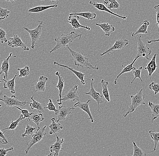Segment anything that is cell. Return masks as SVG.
<instances>
[{
  "instance_id": "6da1fadb",
  "label": "cell",
  "mask_w": 159,
  "mask_h": 156,
  "mask_svg": "<svg viewBox=\"0 0 159 156\" xmlns=\"http://www.w3.org/2000/svg\"><path fill=\"white\" fill-rule=\"evenodd\" d=\"M82 34H77L74 31L71 32L67 34H62L58 37L55 38L54 40L57 42L55 46L50 51L52 53L56 51L61 48H65L66 47L69 46L77 38L81 39Z\"/></svg>"
},
{
  "instance_id": "7a4b0ae2",
  "label": "cell",
  "mask_w": 159,
  "mask_h": 156,
  "mask_svg": "<svg viewBox=\"0 0 159 156\" xmlns=\"http://www.w3.org/2000/svg\"><path fill=\"white\" fill-rule=\"evenodd\" d=\"M67 48L69 50L71 54L73 60H74L75 65L77 66V68L80 67L84 70V67L88 69L99 70V66L96 64L95 66H93L89 61V58L84 56L81 52H77L71 49L67 46Z\"/></svg>"
},
{
  "instance_id": "3957f363",
  "label": "cell",
  "mask_w": 159,
  "mask_h": 156,
  "mask_svg": "<svg viewBox=\"0 0 159 156\" xmlns=\"http://www.w3.org/2000/svg\"><path fill=\"white\" fill-rule=\"evenodd\" d=\"M145 94H143V88H141L138 93L134 95H131V103L129 104L127 112L124 114V117H126L130 113L136 111L137 108L142 105H145L144 100Z\"/></svg>"
},
{
  "instance_id": "277c9868",
  "label": "cell",
  "mask_w": 159,
  "mask_h": 156,
  "mask_svg": "<svg viewBox=\"0 0 159 156\" xmlns=\"http://www.w3.org/2000/svg\"><path fill=\"white\" fill-rule=\"evenodd\" d=\"M39 25L38 26L33 29H30L24 27L25 30L26 31L29 33L30 37L31 40V47L33 49H34L36 45L37 44L39 40L43 26V21H39Z\"/></svg>"
},
{
  "instance_id": "5b68a950",
  "label": "cell",
  "mask_w": 159,
  "mask_h": 156,
  "mask_svg": "<svg viewBox=\"0 0 159 156\" xmlns=\"http://www.w3.org/2000/svg\"><path fill=\"white\" fill-rule=\"evenodd\" d=\"M46 129V126H44L42 128H40L39 130H37V131L32 136L30 141L28 144H26L27 148L25 150L26 154H28L29 152L32 147L37 143L40 142L43 140V137L47 134V133H45Z\"/></svg>"
},
{
  "instance_id": "8992f818",
  "label": "cell",
  "mask_w": 159,
  "mask_h": 156,
  "mask_svg": "<svg viewBox=\"0 0 159 156\" xmlns=\"http://www.w3.org/2000/svg\"><path fill=\"white\" fill-rule=\"evenodd\" d=\"M0 101L3 102L5 106L7 107H25L27 104L30 105V103L26 101H20L15 95L9 97L4 95L2 97L0 98Z\"/></svg>"
},
{
  "instance_id": "52a82bcc",
  "label": "cell",
  "mask_w": 159,
  "mask_h": 156,
  "mask_svg": "<svg viewBox=\"0 0 159 156\" xmlns=\"http://www.w3.org/2000/svg\"><path fill=\"white\" fill-rule=\"evenodd\" d=\"M141 38V35H139L138 37L137 55L136 57H138V58L144 57L148 60H150L151 59L149 58V56L152 53V50L144 43Z\"/></svg>"
},
{
  "instance_id": "ba28073f",
  "label": "cell",
  "mask_w": 159,
  "mask_h": 156,
  "mask_svg": "<svg viewBox=\"0 0 159 156\" xmlns=\"http://www.w3.org/2000/svg\"><path fill=\"white\" fill-rule=\"evenodd\" d=\"M129 41L126 39L121 38V39L117 40L114 42V44L111 47L103 53L101 54L100 56H103L105 54L110 55V54L112 53V52L114 51L123 49L126 46L129 44Z\"/></svg>"
},
{
  "instance_id": "9c48e42d",
  "label": "cell",
  "mask_w": 159,
  "mask_h": 156,
  "mask_svg": "<svg viewBox=\"0 0 159 156\" xmlns=\"http://www.w3.org/2000/svg\"><path fill=\"white\" fill-rule=\"evenodd\" d=\"M94 82V79L92 78L91 79V85H90V90H89V92L85 93V94L89 95L91 98L96 101L97 103V111L100 112L99 109V105H100V104L104 103V102L103 100V96L100 94L99 92H97L94 89V86H93Z\"/></svg>"
},
{
  "instance_id": "30bf717a",
  "label": "cell",
  "mask_w": 159,
  "mask_h": 156,
  "mask_svg": "<svg viewBox=\"0 0 159 156\" xmlns=\"http://www.w3.org/2000/svg\"><path fill=\"white\" fill-rule=\"evenodd\" d=\"M8 45L12 48L21 47L25 51L30 50V48L26 46L20 38L16 34H14L12 38H10L9 41L8 42Z\"/></svg>"
},
{
  "instance_id": "8fae6325",
  "label": "cell",
  "mask_w": 159,
  "mask_h": 156,
  "mask_svg": "<svg viewBox=\"0 0 159 156\" xmlns=\"http://www.w3.org/2000/svg\"><path fill=\"white\" fill-rule=\"evenodd\" d=\"M59 112L57 115V122L65 121L66 117L72 114L75 110L74 107H67L66 106H59Z\"/></svg>"
},
{
  "instance_id": "7c38bea8",
  "label": "cell",
  "mask_w": 159,
  "mask_h": 156,
  "mask_svg": "<svg viewBox=\"0 0 159 156\" xmlns=\"http://www.w3.org/2000/svg\"><path fill=\"white\" fill-rule=\"evenodd\" d=\"M78 87V85H75L73 88L66 92L64 96H62V101L64 102L75 101L80 102V98L77 93Z\"/></svg>"
},
{
  "instance_id": "4fadbf2b",
  "label": "cell",
  "mask_w": 159,
  "mask_h": 156,
  "mask_svg": "<svg viewBox=\"0 0 159 156\" xmlns=\"http://www.w3.org/2000/svg\"><path fill=\"white\" fill-rule=\"evenodd\" d=\"M80 19V17L79 16L70 14L68 18V22L71 25L73 29H78L80 28H83L88 31H90L91 28L89 27L82 25L79 22Z\"/></svg>"
},
{
  "instance_id": "5bb4252c",
  "label": "cell",
  "mask_w": 159,
  "mask_h": 156,
  "mask_svg": "<svg viewBox=\"0 0 159 156\" xmlns=\"http://www.w3.org/2000/svg\"><path fill=\"white\" fill-rule=\"evenodd\" d=\"M89 4L92 5L94 8L97 9L99 11L106 12L110 14L113 15V16L123 19L124 20H126L127 19V16H121L113 12L111 10H109L108 7H107L104 4L100 3L97 2H93L92 1H89Z\"/></svg>"
},
{
  "instance_id": "9a60e30c",
  "label": "cell",
  "mask_w": 159,
  "mask_h": 156,
  "mask_svg": "<svg viewBox=\"0 0 159 156\" xmlns=\"http://www.w3.org/2000/svg\"><path fill=\"white\" fill-rule=\"evenodd\" d=\"M91 100L89 99L85 103L78 102L74 104V107H78L80 109H81L82 111L85 112L89 116V117L87 118V120H90V122H92V123H93L94 121H96V122H97V121L96 120H94L93 116H92V114H91V112H90V109H89V103L91 102Z\"/></svg>"
},
{
  "instance_id": "2e32d148",
  "label": "cell",
  "mask_w": 159,
  "mask_h": 156,
  "mask_svg": "<svg viewBox=\"0 0 159 156\" xmlns=\"http://www.w3.org/2000/svg\"><path fill=\"white\" fill-rule=\"evenodd\" d=\"M48 80V77L43 75L40 76L37 83H35L33 88V92H43L46 90V83Z\"/></svg>"
},
{
  "instance_id": "e0dca14e",
  "label": "cell",
  "mask_w": 159,
  "mask_h": 156,
  "mask_svg": "<svg viewBox=\"0 0 159 156\" xmlns=\"http://www.w3.org/2000/svg\"><path fill=\"white\" fill-rule=\"evenodd\" d=\"M56 141L54 144L50 147V151L51 153H54V156H58L60 152L61 151L62 145L64 142L63 138H60L56 136Z\"/></svg>"
},
{
  "instance_id": "ac0fdd59",
  "label": "cell",
  "mask_w": 159,
  "mask_h": 156,
  "mask_svg": "<svg viewBox=\"0 0 159 156\" xmlns=\"http://www.w3.org/2000/svg\"><path fill=\"white\" fill-rule=\"evenodd\" d=\"M157 56V54H155L149 61V63H148L147 66L144 67V69H147L148 70V77L150 78V80L152 82V75L157 70V69L158 67L157 65V63H156V58Z\"/></svg>"
},
{
  "instance_id": "d6986e66",
  "label": "cell",
  "mask_w": 159,
  "mask_h": 156,
  "mask_svg": "<svg viewBox=\"0 0 159 156\" xmlns=\"http://www.w3.org/2000/svg\"><path fill=\"white\" fill-rule=\"evenodd\" d=\"M55 75L58 77V81L57 85V88L58 90V93H59V99L57 100V105L59 106H61L62 105V93L63 89H64L65 86V82L63 78L61 76V73L58 71H57L55 73Z\"/></svg>"
},
{
  "instance_id": "ffe728a7",
  "label": "cell",
  "mask_w": 159,
  "mask_h": 156,
  "mask_svg": "<svg viewBox=\"0 0 159 156\" xmlns=\"http://www.w3.org/2000/svg\"><path fill=\"white\" fill-rule=\"evenodd\" d=\"M53 64H54V65H57L59 66H61V67H63V68L67 69H69L72 73H74V74H75V76L79 79L82 85H85V80H84V78H85V74H84L77 71V70H75L74 69L70 68V67H69V66H66V65H64L61 64H59L58 63V62H56V61H54Z\"/></svg>"
},
{
  "instance_id": "44dd1931",
  "label": "cell",
  "mask_w": 159,
  "mask_h": 156,
  "mask_svg": "<svg viewBox=\"0 0 159 156\" xmlns=\"http://www.w3.org/2000/svg\"><path fill=\"white\" fill-rule=\"evenodd\" d=\"M17 74H15L14 77L11 79H6L3 78L2 80H1V83H3V87L2 88H6L9 90L10 92L12 94H15L16 91L15 90V80L16 77L17 76Z\"/></svg>"
},
{
  "instance_id": "7402d4cb",
  "label": "cell",
  "mask_w": 159,
  "mask_h": 156,
  "mask_svg": "<svg viewBox=\"0 0 159 156\" xmlns=\"http://www.w3.org/2000/svg\"><path fill=\"white\" fill-rule=\"evenodd\" d=\"M12 56V53H10L7 58L3 60L2 61L0 75H2L3 73H4L3 78L5 79H8L9 70L10 69L9 60Z\"/></svg>"
},
{
  "instance_id": "603a6c76",
  "label": "cell",
  "mask_w": 159,
  "mask_h": 156,
  "mask_svg": "<svg viewBox=\"0 0 159 156\" xmlns=\"http://www.w3.org/2000/svg\"><path fill=\"white\" fill-rule=\"evenodd\" d=\"M138 57H136V58L134 59V60H133V62L132 63L129 64L127 65H125V64L123 63L122 64V67H123V69L122 71H121L120 73L117 75L116 78H115V80L114 81V83L115 84H117V80L119 77L122 75L123 74L126 73H129V72H131L132 70H134V69H135V67L134 66V64L136 62V60H138Z\"/></svg>"
},
{
  "instance_id": "cb8c5ba5",
  "label": "cell",
  "mask_w": 159,
  "mask_h": 156,
  "mask_svg": "<svg viewBox=\"0 0 159 156\" xmlns=\"http://www.w3.org/2000/svg\"><path fill=\"white\" fill-rule=\"evenodd\" d=\"M51 121L52 123L49 126V135L59 133L63 129V126L55 118H52Z\"/></svg>"
},
{
  "instance_id": "d4e9b609",
  "label": "cell",
  "mask_w": 159,
  "mask_h": 156,
  "mask_svg": "<svg viewBox=\"0 0 159 156\" xmlns=\"http://www.w3.org/2000/svg\"><path fill=\"white\" fill-rule=\"evenodd\" d=\"M95 25L99 26L105 33V36L109 37L112 33L115 30V28L112 25L108 23H103L102 24H95Z\"/></svg>"
},
{
  "instance_id": "484cf974",
  "label": "cell",
  "mask_w": 159,
  "mask_h": 156,
  "mask_svg": "<svg viewBox=\"0 0 159 156\" xmlns=\"http://www.w3.org/2000/svg\"><path fill=\"white\" fill-rule=\"evenodd\" d=\"M58 7V4L52 5H48V6H38L34 7L28 10V12L31 13H37L44 11L46 10H49L50 9L53 8H57Z\"/></svg>"
},
{
  "instance_id": "4316f807",
  "label": "cell",
  "mask_w": 159,
  "mask_h": 156,
  "mask_svg": "<svg viewBox=\"0 0 159 156\" xmlns=\"http://www.w3.org/2000/svg\"><path fill=\"white\" fill-rule=\"evenodd\" d=\"M150 23L148 20H145L143 22L142 25L136 31L131 33L132 37H134L135 36L139 34H147L148 33V27L150 25Z\"/></svg>"
},
{
  "instance_id": "83f0119b",
  "label": "cell",
  "mask_w": 159,
  "mask_h": 156,
  "mask_svg": "<svg viewBox=\"0 0 159 156\" xmlns=\"http://www.w3.org/2000/svg\"><path fill=\"white\" fill-rule=\"evenodd\" d=\"M148 106L152 110V123L159 117V104H155L149 101Z\"/></svg>"
},
{
  "instance_id": "f1b7e54d",
  "label": "cell",
  "mask_w": 159,
  "mask_h": 156,
  "mask_svg": "<svg viewBox=\"0 0 159 156\" xmlns=\"http://www.w3.org/2000/svg\"><path fill=\"white\" fill-rule=\"evenodd\" d=\"M45 118L41 112H33L32 114L30 117V120H32L33 122L36 124L38 127V130L40 129L39 124L41 122L44 121Z\"/></svg>"
},
{
  "instance_id": "f546056e",
  "label": "cell",
  "mask_w": 159,
  "mask_h": 156,
  "mask_svg": "<svg viewBox=\"0 0 159 156\" xmlns=\"http://www.w3.org/2000/svg\"><path fill=\"white\" fill-rule=\"evenodd\" d=\"M101 83L102 84V94H103V96L109 103H110V96H109V90H108V86L109 85V82L102 79L101 80Z\"/></svg>"
},
{
  "instance_id": "4dcf8cb0",
  "label": "cell",
  "mask_w": 159,
  "mask_h": 156,
  "mask_svg": "<svg viewBox=\"0 0 159 156\" xmlns=\"http://www.w3.org/2000/svg\"><path fill=\"white\" fill-rule=\"evenodd\" d=\"M71 15H76L82 17L87 20H92L96 19L97 15L95 13L90 12H83L79 13H71Z\"/></svg>"
},
{
  "instance_id": "1f68e13d",
  "label": "cell",
  "mask_w": 159,
  "mask_h": 156,
  "mask_svg": "<svg viewBox=\"0 0 159 156\" xmlns=\"http://www.w3.org/2000/svg\"><path fill=\"white\" fill-rule=\"evenodd\" d=\"M32 100V103H30V106L32 110L36 109L39 112H43L44 111V107L41 103H39L38 101H35L34 99V96H32L30 98Z\"/></svg>"
},
{
  "instance_id": "d6a6232c",
  "label": "cell",
  "mask_w": 159,
  "mask_h": 156,
  "mask_svg": "<svg viewBox=\"0 0 159 156\" xmlns=\"http://www.w3.org/2000/svg\"><path fill=\"white\" fill-rule=\"evenodd\" d=\"M149 134L152 140L154 142V147L153 149L150 153H152L156 150L157 146L159 142V132H156L153 131H149Z\"/></svg>"
},
{
  "instance_id": "836d02e7",
  "label": "cell",
  "mask_w": 159,
  "mask_h": 156,
  "mask_svg": "<svg viewBox=\"0 0 159 156\" xmlns=\"http://www.w3.org/2000/svg\"><path fill=\"white\" fill-rule=\"evenodd\" d=\"M23 119V116L21 114L19 117L18 119H17L16 121H12L9 127L3 129L2 131H7V130H9L14 131V130H16V128L20 125V122Z\"/></svg>"
},
{
  "instance_id": "e575fe53",
  "label": "cell",
  "mask_w": 159,
  "mask_h": 156,
  "mask_svg": "<svg viewBox=\"0 0 159 156\" xmlns=\"http://www.w3.org/2000/svg\"><path fill=\"white\" fill-rule=\"evenodd\" d=\"M134 145V154L131 156H146L145 152L142 149L137 146L136 143L134 140H132Z\"/></svg>"
},
{
  "instance_id": "d590c367",
  "label": "cell",
  "mask_w": 159,
  "mask_h": 156,
  "mask_svg": "<svg viewBox=\"0 0 159 156\" xmlns=\"http://www.w3.org/2000/svg\"><path fill=\"white\" fill-rule=\"evenodd\" d=\"M17 70L19 71V77L24 78L28 76L30 74V69L29 66H25L22 68L17 69Z\"/></svg>"
},
{
  "instance_id": "8d00e7d4",
  "label": "cell",
  "mask_w": 159,
  "mask_h": 156,
  "mask_svg": "<svg viewBox=\"0 0 159 156\" xmlns=\"http://www.w3.org/2000/svg\"><path fill=\"white\" fill-rule=\"evenodd\" d=\"M143 68V66H140L138 68H135V69L133 70V74H134V79L131 81V84L133 83L135 79L137 78H139L141 82H143V79H142L141 77V72H142Z\"/></svg>"
},
{
  "instance_id": "74e56055",
  "label": "cell",
  "mask_w": 159,
  "mask_h": 156,
  "mask_svg": "<svg viewBox=\"0 0 159 156\" xmlns=\"http://www.w3.org/2000/svg\"><path fill=\"white\" fill-rule=\"evenodd\" d=\"M45 109H48L50 111H53L54 112L55 114L57 116L59 112V109H57L55 106L54 103L52 102V100L51 99H49V102L47 103L46 107H44Z\"/></svg>"
},
{
  "instance_id": "f35d334b",
  "label": "cell",
  "mask_w": 159,
  "mask_h": 156,
  "mask_svg": "<svg viewBox=\"0 0 159 156\" xmlns=\"http://www.w3.org/2000/svg\"><path fill=\"white\" fill-rule=\"evenodd\" d=\"M36 128L34 127H32V126H30L29 125L27 124L26 126L25 131L23 134H22L21 136L22 138H24L26 136L31 135L32 136L34 134V132Z\"/></svg>"
},
{
  "instance_id": "ab89813d",
  "label": "cell",
  "mask_w": 159,
  "mask_h": 156,
  "mask_svg": "<svg viewBox=\"0 0 159 156\" xmlns=\"http://www.w3.org/2000/svg\"><path fill=\"white\" fill-rule=\"evenodd\" d=\"M11 11L7 9L0 7V20H3L8 18Z\"/></svg>"
},
{
  "instance_id": "60d3db41",
  "label": "cell",
  "mask_w": 159,
  "mask_h": 156,
  "mask_svg": "<svg viewBox=\"0 0 159 156\" xmlns=\"http://www.w3.org/2000/svg\"><path fill=\"white\" fill-rule=\"evenodd\" d=\"M15 107L20 110V112L21 114L23 116L24 119H26V118H28V120H29V121H31L30 117L32 114L33 112H31V113H30V112H29L28 110H27V109H21V108H20V107Z\"/></svg>"
},
{
  "instance_id": "b9f144b4",
  "label": "cell",
  "mask_w": 159,
  "mask_h": 156,
  "mask_svg": "<svg viewBox=\"0 0 159 156\" xmlns=\"http://www.w3.org/2000/svg\"><path fill=\"white\" fill-rule=\"evenodd\" d=\"M149 88L150 90L153 91L155 95L159 93V83L152 81L149 84Z\"/></svg>"
},
{
  "instance_id": "7bdbcfd3",
  "label": "cell",
  "mask_w": 159,
  "mask_h": 156,
  "mask_svg": "<svg viewBox=\"0 0 159 156\" xmlns=\"http://www.w3.org/2000/svg\"><path fill=\"white\" fill-rule=\"evenodd\" d=\"M120 7V5L116 0H110L109 4L108 5L107 7L109 10L117 9Z\"/></svg>"
},
{
  "instance_id": "ee69618b",
  "label": "cell",
  "mask_w": 159,
  "mask_h": 156,
  "mask_svg": "<svg viewBox=\"0 0 159 156\" xmlns=\"http://www.w3.org/2000/svg\"><path fill=\"white\" fill-rule=\"evenodd\" d=\"M7 35L6 31L1 28H0V41L2 44L7 42L8 40L7 38Z\"/></svg>"
},
{
  "instance_id": "f6af8a7d",
  "label": "cell",
  "mask_w": 159,
  "mask_h": 156,
  "mask_svg": "<svg viewBox=\"0 0 159 156\" xmlns=\"http://www.w3.org/2000/svg\"><path fill=\"white\" fill-rule=\"evenodd\" d=\"M154 9L156 11V25L158 27V31L159 32V4L156 5L154 7Z\"/></svg>"
},
{
  "instance_id": "bcb514c9",
  "label": "cell",
  "mask_w": 159,
  "mask_h": 156,
  "mask_svg": "<svg viewBox=\"0 0 159 156\" xmlns=\"http://www.w3.org/2000/svg\"><path fill=\"white\" fill-rule=\"evenodd\" d=\"M13 147H11L7 149H5L4 148H2L0 149V156H5L10 151L13 150Z\"/></svg>"
},
{
  "instance_id": "7dc6e473",
  "label": "cell",
  "mask_w": 159,
  "mask_h": 156,
  "mask_svg": "<svg viewBox=\"0 0 159 156\" xmlns=\"http://www.w3.org/2000/svg\"><path fill=\"white\" fill-rule=\"evenodd\" d=\"M6 131H5L4 132H2V131H0V137L2 139V141H1V143H2V145H7L8 143L7 140V138L5 137L4 136V133L6 132Z\"/></svg>"
},
{
  "instance_id": "c3c4849f",
  "label": "cell",
  "mask_w": 159,
  "mask_h": 156,
  "mask_svg": "<svg viewBox=\"0 0 159 156\" xmlns=\"http://www.w3.org/2000/svg\"><path fill=\"white\" fill-rule=\"evenodd\" d=\"M159 42V38L158 39L156 40H152L148 41L147 43L148 44H151V43H153V42Z\"/></svg>"
},
{
  "instance_id": "681fc988",
  "label": "cell",
  "mask_w": 159,
  "mask_h": 156,
  "mask_svg": "<svg viewBox=\"0 0 159 156\" xmlns=\"http://www.w3.org/2000/svg\"><path fill=\"white\" fill-rule=\"evenodd\" d=\"M40 1H46V0H40ZM47 1H51V2H52V3H57L58 4L60 0H47Z\"/></svg>"
},
{
  "instance_id": "f907efd6",
  "label": "cell",
  "mask_w": 159,
  "mask_h": 156,
  "mask_svg": "<svg viewBox=\"0 0 159 156\" xmlns=\"http://www.w3.org/2000/svg\"><path fill=\"white\" fill-rule=\"evenodd\" d=\"M2 1H7V2L11 3H14L16 0H2Z\"/></svg>"
},
{
  "instance_id": "816d5d0a",
  "label": "cell",
  "mask_w": 159,
  "mask_h": 156,
  "mask_svg": "<svg viewBox=\"0 0 159 156\" xmlns=\"http://www.w3.org/2000/svg\"><path fill=\"white\" fill-rule=\"evenodd\" d=\"M110 0H104V4L107 5L109 2Z\"/></svg>"
},
{
  "instance_id": "f5cc1de1",
  "label": "cell",
  "mask_w": 159,
  "mask_h": 156,
  "mask_svg": "<svg viewBox=\"0 0 159 156\" xmlns=\"http://www.w3.org/2000/svg\"><path fill=\"white\" fill-rule=\"evenodd\" d=\"M52 153H51L50 154H49L47 156H52Z\"/></svg>"
},
{
  "instance_id": "db71d44e",
  "label": "cell",
  "mask_w": 159,
  "mask_h": 156,
  "mask_svg": "<svg viewBox=\"0 0 159 156\" xmlns=\"http://www.w3.org/2000/svg\"><path fill=\"white\" fill-rule=\"evenodd\" d=\"M109 156H112V155H111L109 154Z\"/></svg>"
}]
</instances>
